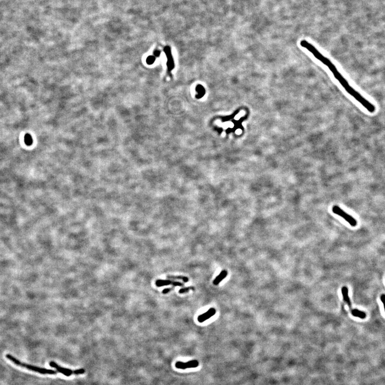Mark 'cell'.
<instances>
[{
  "instance_id": "cell-7",
  "label": "cell",
  "mask_w": 385,
  "mask_h": 385,
  "mask_svg": "<svg viewBox=\"0 0 385 385\" xmlns=\"http://www.w3.org/2000/svg\"><path fill=\"white\" fill-rule=\"evenodd\" d=\"M216 313V309L214 308H211L210 309H209L207 312H205V313L202 314L201 315L199 316L197 318V320L200 323H203L205 322L207 320H209V318L212 317L213 316L215 315Z\"/></svg>"
},
{
  "instance_id": "cell-16",
  "label": "cell",
  "mask_w": 385,
  "mask_h": 385,
  "mask_svg": "<svg viewBox=\"0 0 385 385\" xmlns=\"http://www.w3.org/2000/svg\"><path fill=\"white\" fill-rule=\"evenodd\" d=\"M380 299H381L382 302L383 303V307H384V309H385V294H383V295H381V297H380Z\"/></svg>"
},
{
  "instance_id": "cell-1",
  "label": "cell",
  "mask_w": 385,
  "mask_h": 385,
  "mask_svg": "<svg viewBox=\"0 0 385 385\" xmlns=\"http://www.w3.org/2000/svg\"><path fill=\"white\" fill-rule=\"evenodd\" d=\"M300 45L302 47L309 51L310 53L312 54L314 57H315L319 61L327 66L331 70V71L332 72L333 74L335 76V78L338 81L339 83L342 85V86L344 88L347 93L352 96L356 101H357L368 112L374 113L376 111V107L368 101V100H367L365 97H363L360 93L356 91L353 87H351L349 85L348 81L342 76V74H341L338 70H337L335 66L333 65V64L329 59H327L326 57H324L313 45H311V43H310L307 41L304 40L301 41Z\"/></svg>"
},
{
  "instance_id": "cell-12",
  "label": "cell",
  "mask_w": 385,
  "mask_h": 385,
  "mask_svg": "<svg viewBox=\"0 0 385 385\" xmlns=\"http://www.w3.org/2000/svg\"><path fill=\"white\" fill-rule=\"evenodd\" d=\"M24 141L27 146H31L33 143V139L31 136L29 134H26L24 137Z\"/></svg>"
},
{
  "instance_id": "cell-14",
  "label": "cell",
  "mask_w": 385,
  "mask_h": 385,
  "mask_svg": "<svg viewBox=\"0 0 385 385\" xmlns=\"http://www.w3.org/2000/svg\"><path fill=\"white\" fill-rule=\"evenodd\" d=\"M154 57H153V56H149V57H148V58L147 59V63L150 64H152L154 62Z\"/></svg>"
},
{
  "instance_id": "cell-15",
  "label": "cell",
  "mask_w": 385,
  "mask_h": 385,
  "mask_svg": "<svg viewBox=\"0 0 385 385\" xmlns=\"http://www.w3.org/2000/svg\"><path fill=\"white\" fill-rule=\"evenodd\" d=\"M173 290V288H165V289H164V290H163V291H162V293L164 294H167V293H169L170 292H171V290Z\"/></svg>"
},
{
  "instance_id": "cell-5",
  "label": "cell",
  "mask_w": 385,
  "mask_h": 385,
  "mask_svg": "<svg viewBox=\"0 0 385 385\" xmlns=\"http://www.w3.org/2000/svg\"><path fill=\"white\" fill-rule=\"evenodd\" d=\"M199 362L197 360H193L187 363L177 362L176 363V367L179 369H186L187 368H194L199 366Z\"/></svg>"
},
{
  "instance_id": "cell-10",
  "label": "cell",
  "mask_w": 385,
  "mask_h": 385,
  "mask_svg": "<svg viewBox=\"0 0 385 385\" xmlns=\"http://www.w3.org/2000/svg\"><path fill=\"white\" fill-rule=\"evenodd\" d=\"M351 313L352 315L356 317L361 318V319H365L366 317V313L363 311H360L357 309H353L351 311Z\"/></svg>"
},
{
  "instance_id": "cell-4",
  "label": "cell",
  "mask_w": 385,
  "mask_h": 385,
  "mask_svg": "<svg viewBox=\"0 0 385 385\" xmlns=\"http://www.w3.org/2000/svg\"><path fill=\"white\" fill-rule=\"evenodd\" d=\"M332 211L335 214L342 217L352 226L354 227L356 226L357 221L352 216H350L346 212H345L342 209H341L340 207H338V206L337 205L334 206L332 208Z\"/></svg>"
},
{
  "instance_id": "cell-9",
  "label": "cell",
  "mask_w": 385,
  "mask_h": 385,
  "mask_svg": "<svg viewBox=\"0 0 385 385\" xmlns=\"http://www.w3.org/2000/svg\"><path fill=\"white\" fill-rule=\"evenodd\" d=\"M341 290H342V294L343 300L345 301V302L346 303L347 305H348V306L350 308H351V301L350 300V299H349V296H348V288H347V287L344 286L342 288Z\"/></svg>"
},
{
  "instance_id": "cell-13",
  "label": "cell",
  "mask_w": 385,
  "mask_h": 385,
  "mask_svg": "<svg viewBox=\"0 0 385 385\" xmlns=\"http://www.w3.org/2000/svg\"><path fill=\"white\" fill-rule=\"evenodd\" d=\"M195 288L193 286H189V287H184V288H181L179 290V293L180 294H184L186 293L189 292L190 290H194Z\"/></svg>"
},
{
  "instance_id": "cell-2",
  "label": "cell",
  "mask_w": 385,
  "mask_h": 385,
  "mask_svg": "<svg viewBox=\"0 0 385 385\" xmlns=\"http://www.w3.org/2000/svg\"><path fill=\"white\" fill-rule=\"evenodd\" d=\"M6 358H8L9 361H10L11 362L13 363L14 364L17 365L18 366L23 367L24 368H26L28 370L30 371H32L35 372L39 373L40 374L43 375H56L58 372L57 371H54L53 370H50V369H47V368H42L40 367H38V366H34L30 364H26L24 363H22L20 361L17 360V358H16L15 357H13V356L11 355L10 354H6Z\"/></svg>"
},
{
  "instance_id": "cell-8",
  "label": "cell",
  "mask_w": 385,
  "mask_h": 385,
  "mask_svg": "<svg viewBox=\"0 0 385 385\" xmlns=\"http://www.w3.org/2000/svg\"><path fill=\"white\" fill-rule=\"evenodd\" d=\"M228 275V272L226 270H222L220 274L215 278V279L214 280L213 282V284L215 285H218V284H219L220 282L222 280L224 279L226 277L227 275Z\"/></svg>"
},
{
  "instance_id": "cell-11",
  "label": "cell",
  "mask_w": 385,
  "mask_h": 385,
  "mask_svg": "<svg viewBox=\"0 0 385 385\" xmlns=\"http://www.w3.org/2000/svg\"><path fill=\"white\" fill-rule=\"evenodd\" d=\"M167 279H178L181 280L184 282H189V278L182 275H167Z\"/></svg>"
},
{
  "instance_id": "cell-6",
  "label": "cell",
  "mask_w": 385,
  "mask_h": 385,
  "mask_svg": "<svg viewBox=\"0 0 385 385\" xmlns=\"http://www.w3.org/2000/svg\"><path fill=\"white\" fill-rule=\"evenodd\" d=\"M155 284L156 286L159 287H161L162 286H168V285H172L174 286H184V284H182V282L172 281L171 280H157Z\"/></svg>"
},
{
  "instance_id": "cell-3",
  "label": "cell",
  "mask_w": 385,
  "mask_h": 385,
  "mask_svg": "<svg viewBox=\"0 0 385 385\" xmlns=\"http://www.w3.org/2000/svg\"><path fill=\"white\" fill-rule=\"evenodd\" d=\"M49 365L55 368L58 372L61 373L62 374L65 376L66 377H70L72 375H82L85 372V370L84 368H80L76 370L72 371L69 368H64L61 366L57 365L55 362H50L49 363Z\"/></svg>"
}]
</instances>
